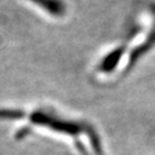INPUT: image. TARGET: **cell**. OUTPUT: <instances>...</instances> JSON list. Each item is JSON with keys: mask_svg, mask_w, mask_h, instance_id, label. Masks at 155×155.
<instances>
[{"mask_svg": "<svg viewBox=\"0 0 155 155\" xmlns=\"http://www.w3.org/2000/svg\"><path fill=\"white\" fill-rule=\"evenodd\" d=\"M24 117V113L17 109H0V118L6 120H18Z\"/></svg>", "mask_w": 155, "mask_h": 155, "instance_id": "5", "label": "cell"}, {"mask_svg": "<svg viewBox=\"0 0 155 155\" xmlns=\"http://www.w3.org/2000/svg\"><path fill=\"white\" fill-rule=\"evenodd\" d=\"M30 120L33 124L48 127L53 131L69 134V136H77V134H81V133L91 130L86 124L63 120V118L58 117L52 113H46L45 110L35 111L33 114H31Z\"/></svg>", "mask_w": 155, "mask_h": 155, "instance_id": "1", "label": "cell"}, {"mask_svg": "<svg viewBox=\"0 0 155 155\" xmlns=\"http://www.w3.org/2000/svg\"><path fill=\"white\" fill-rule=\"evenodd\" d=\"M28 1L54 17H61L67 13V5L63 0H28Z\"/></svg>", "mask_w": 155, "mask_h": 155, "instance_id": "2", "label": "cell"}, {"mask_svg": "<svg viewBox=\"0 0 155 155\" xmlns=\"http://www.w3.org/2000/svg\"><path fill=\"white\" fill-rule=\"evenodd\" d=\"M155 46V21L152 25V30H150L148 35L146 36L145 40L140 45H138L134 50L130 53V58H129V67H132L136 62L138 61L141 56L146 54L150 50H152Z\"/></svg>", "mask_w": 155, "mask_h": 155, "instance_id": "3", "label": "cell"}, {"mask_svg": "<svg viewBox=\"0 0 155 155\" xmlns=\"http://www.w3.org/2000/svg\"><path fill=\"white\" fill-rule=\"evenodd\" d=\"M124 53V48L123 46H118L116 48L111 50L110 52H108L99 63V70L102 72H111L121 61Z\"/></svg>", "mask_w": 155, "mask_h": 155, "instance_id": "4", "label": "cell"}]
</instances>
